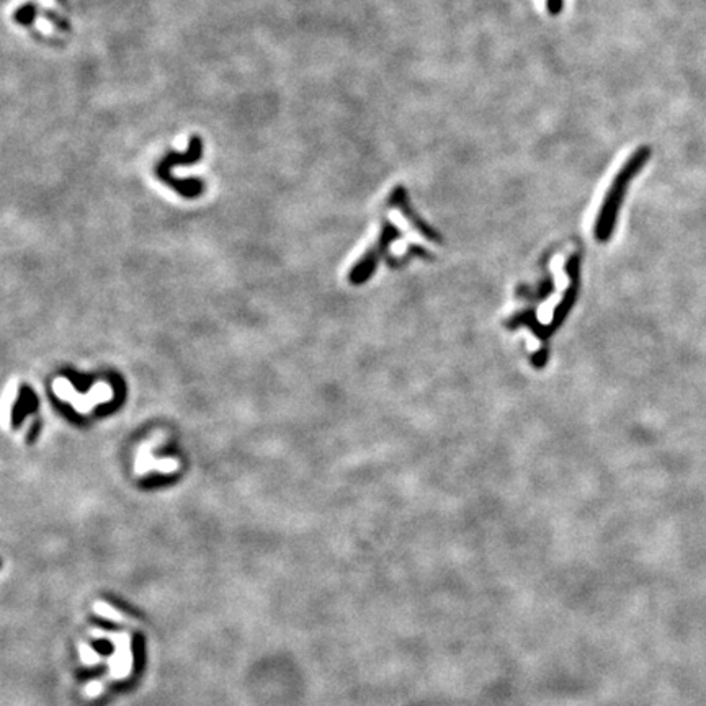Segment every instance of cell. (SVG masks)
<instances>
[{"mask_svg":"<svg viewBox=\"0 0 706 706\" xmlns=\"http://www.w3.org/2000/svg\"><path fill=\"white\" fill-rule=\"evenodd\" d=\"M546 361H548V352L546 350H541L540 353H536V355L533 356V365H535L536 368H543Z\"/></svg>","mask_w":706,"mask_h":706,"instance_id":"cell-9","label":"cell"},{"mask_svg":"<svg viewBox=\"0 0 706 706\" xmlns=\"http://www.w3.org/2000/svg\"><path fill=\"white\" fill-rule=\"evenodd\" d=\"M551 293H553V278L551 276H546L545 280L540 283V286H538L536 291H530L528 288H520L517 291L518 296L533 298V299H545L546 296H549Z\"/></svg>","mask_w":706,"mask_h":706,"instance_id":"cell-7","label":"cell"},{"mask_svg":"<svg viewBox=\"0 0 706 706\" xmlns=\"http://www.w3.org/2000/svg\"><path fill=\"white\" fill-rule=\"evenodd\" d=\"M387 205L394 206V208L399 210L401 213H403L405 218L409 219V223L412 224V226L416 228L417 231L422 234V236H425L427 239L441 242L440 234L436 232L434 228H430L429 224H427L425 221H423L421 216L414 211L412 205H410L407 190H405V187H403V185H397L396 188H392V192L390 193V198H387Z\"/></svg>","mask_w":706,"mask_h":706,"instance_id":"cell-4","label":"cell"},{"mask_svg":"<svg viewBox=\"0 0 706 706\" xmlns=\"http://www.w3.org/2000/svg\"><path fill=\"white\" fill-rule=\"evenodd\" d=\"M203 157V139L200 136H192L188 141V149L185 152H176L170 151L167 152L161 161L157 162L156 167H154V174L162 183H165L167 187L174 188L180 196L188 198H198L205 192V183H203L201 179H195V176H190V179H179V176L172 175V169L176 165H193L198 164Z\"/></svg>","mask_w":706,"mask_h":706,"instance_id":"cell-2","label":"cell"},{"mask_svg":"<svg viewBox=\"0 0 706 706\" xmlns=\"http://www.w3.org/2000/svg\"><path fill=\"white\" fill-rule=\"evenodd\" d=\"M651 156L652 151L649 145H641V148H638L636 151L631 154L628 161L623 164V167L618 170L610 188H608L605 200H603L602 206H600L597 219H595L594 234L595 239L598 242L610 241L612 234L615 231L621 205H623L625 201L626 192H628L634 176H636L639 172L646 167L647 162H649Z\"/></svg>","mask_w":706,"mask_h":706,"instance_id":"cell-1","label":"cell"},{"mask_svg":"<svg viewBox=\"0 0 706 706\" xmlns=\"http://www.w3.org/2000/svg\"><path fill=\"white\" fill-rule=\"evenodd\" d=\"M39 15V8L34 2L23 3L13 13V21L21 26H32L33 21Z\"/></svg>","mask_w":706,"mask_h":706,"instance_id":"cell-6","label":"cell"},{"mask_svg":"<svg viewBox=\"0 0 706 706\" xmlns=\"http://www.w3.org/2000/svg\"><path fill=\"white\" fill-rule=\"evenodd\" d=\"M566 270L569 273V278H571V285H569V288L566 291V294H564L563 301L559 303V306L554 309V316H553V322H551V325H546V327H548L549 335L563 324L564 319H566V316L569 314V311H571L574 304H576L577 293H579V270H581L579 255L577 254L572 255L571 260H569L566 265Z\"/></svg>","mask_w":706,"mask_h":706,"instance_id":"cell-5","label":"cell"},{"mask_svg":"<svg viewBox=\"0 0 706 706\" xmlns=\"http://www.w3.org/2000/svg\"><path fill=\"white\" fill-rule=\"evenodd\" d=\"M546 10L551 17H558L564 10V0H546Z\"/></svg>","mask_w":706,"mask_h":706,"instance_id":"cell-8","label":"cell"},{"mask_svg":"<svg viewBox=\"0 0 706 706\" xmlns=\"http://www.w3.org/2000/svg\"><path fill=\"white\" fill-rule=\"evenodd\" d=\"M401 237V231L397 229L391 221L385 219L381 224V232H379V237L376 244L370 247V250L366 252L363 257L359 260V263L350 270V275H348V280H350L352 285H363L365 281H368L372 275L376 270V265L379 257H383L392 242H396Z\"/></svg>","mask_w":706,"mask_h":706,"instance_id":"cell-3","label":"cell"}]
</instances>
